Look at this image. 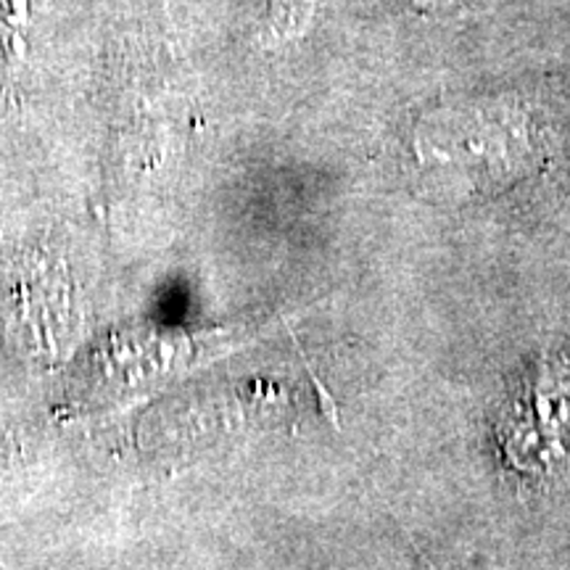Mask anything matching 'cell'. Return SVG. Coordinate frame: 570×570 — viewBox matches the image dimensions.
Wrapping results in <instances>:
<instances>
[{
	"label": "cell",
	"mask_w": 570,
	"mask_h": 570,
	"mask_svg": "<svg viewBox=\"0 0 570 570\" xmlns=\"http://www.w3.org/2000/svg\"><path fill=\"white\" fill-rule=\"evenodd\" d=\"M420 175L439 194L491 198L539 173L547 138L525 111L510 106L449 109L415 132Z\"/></svg>",
	"instance_id": "cell-1"
}]
</instances>
